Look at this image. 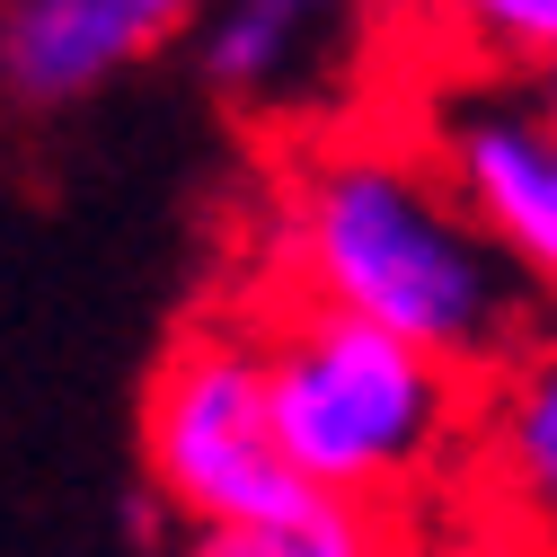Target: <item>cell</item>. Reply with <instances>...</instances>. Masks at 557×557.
I'll return each instance as SVG.
<instances>
[{
	"instance_id": "cell-1",
	"label": "cell",
	"mask_w": 557,
	"mask_h": 557,
	"mask_svg": "<svg viewBox=\"0 0 557 557\" xmlns=\"http://www.w3.org/2000/svg\"><path fill=\"white\" fill-rule=\"evenodd\" d=\"M265 293L381 319L434 355L496 372L548 319L513 257L407 124H336L284 151L265 195Z\"/></svg>"
},
{
	"instance_id": "cell-2",
	"label": "cell",
	"mask_w": 557,
	"mask_h": 557,
	"mask_svg": "<svg viewBox=\"0 0 557 557\" xmlns=\"http://www.w3.org/2000/svg\"><path fill=\"white\" fill-rule=\"evenodd\" d=\"M274 434L310 496L416 522V505L460 496L478 434V372L381 319L327 310L301 293H257Z\"/></svg>"
},
{
	"instance_id": "cell-3",
	"label": "cell",
	"mask_w": 557,
	"mask_h": 557,
	"mask_svg": "<svg viewBox=\"0 0 557 557\" xmlns=\"http://www.w3.org/2000/svg\"><path fill=\"white\" fill-rule=\"evenodd\" d=\"M143 469H151V496L186 522V540L310 505V478L274 434L257 319H203L169 345L143 407Z\"/></svg>"
},
{
	"instance_id": "cell-4",
	"label": "cell",
	"mask_w": 557,
	"mask_h": 557,
	"mask_svg": "<svg viewBox=\"0 0 557 557\" xmlns=\"http://www.w3.org/2000/svg\"><path fill=\"white\" fill-rule=\"evenodd\" d=\"M407 115L434 143L443 177L469 195V213L496 231L531 301L557 319V115H548V98L513 72L443 62Z\"/></svg>"
},
{
	"instance_id": "cell-5",
	"label": "cell",
	"mask_w": 557,
	"mask_h": 557,
	"mask_svg": "<svg viewBox=\"0 0 557 557\" xmlns=\"http://www.w3.org/2000/svg\"><path fill=\"white\" fill-rule=\"evenodd\" d=\"M469 496L522 557H557V319H540L496 372H478Z\"/></svg>"
},
{
	"instance_id": "cell-6",
	"label": "cell",
	"mask_w": 557,
	"mask_h": 557,
	"mask_svg": "<svg viewBox=\"0 0 557 557\" xmlns=\"http://www.w3.org/2000/svg\"><path fill=\"white\" fill-rule=\"evenodd\" d=\"M213 0H18L0 27V72L18 98H89Z\"/></svg>"
},
{
	"instance_id": "cell-7",
	"label": "cell",
	"mask_w": 557,
	"mask_h": 557,
	"mask_svg": "<svg viewBox=\"0 0 557 557\" xmlns=\"http://www.w3.org/2000/svg\"><path fill=\"white\" fill-rule=\"evenodd\" d=\"M363 0H213L203 10V81L239 107H274L310 81Z\"/></svg>"
},
{
	"instance_id": "cell-8",
	"label": "cell",
	"mask_w": 557,
	"mask_h": 557,
	"mask_svg": "<svg viewBox=\"0 0 557 557\" xmlns=\"http://www.w3.org/2000/svg\"><path fill=\"white\" fill-rule=\"evenodd\" d=\"M434 36V62H469V72H513L540 81L557 62V0H407Z\"/></svg>"
},
{
	"instance_id": "cell-9",
	"label": "cell",
	"mask_w": 557,
	"mask_h": 557,
	"mask_svg": "<svg viewBox=\"0 0 557 557\" xmlns=\"http://www.w3.org/2000/svg\"><path fill=\"white\" fill-rule=\"evenodd\" d=\"M407 522L363 513V505H336L310 496L274 522H239V531H195V557H398Z\"/></svg>"
},
{
	"instance_id": "cell-10",
	"label": "cell",
	"mask_w": 557,
	"mask_h": 557,
	"mask_svg": "<svg viewBox=\"0 0 557 557\" xmlns=\"http://www.w3.org/2000/svg\"><path fill=\"white\" fill-rule=\"evenodd\" d=\"M531 89H540V98H548V115H557V62H548V72H540Z\"/></svg>"
}]
</instances>
